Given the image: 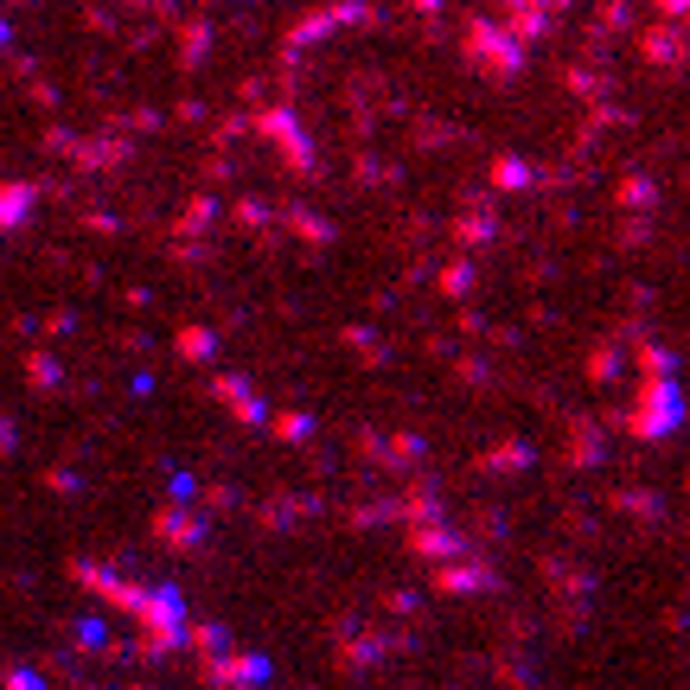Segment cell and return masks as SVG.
<instances>
[{"mask_svg":"<svg viewBox=\"0 0 690 690\" xmlns=\"http://www.w3.org/2000/svg\"><path fill=\"white\" fill-rule=\"evenodd\" d=\"M467 45H473V65H479L486 77H511V71H518V38L506 45L486 20H473V26H467Z\"/></svg>","mask_w":690,"mask_h":690,"instance_id":"1","label":"cell"},{"mask_svg":"<svg viewBox=\"0 0 690 690\" xmlns=\"http://www.w3.org/2000/svg\"><path fill=\"white\" fill-rule=\"evenodd\" d=\"M26 205H33V185H7V192H0V230L26 218Z\"/></svg>","mask_w":690,"mask_h":690,"instance_id":"2","label":"cell"},{"mask_svg":"<svg viewBox=\"0 0 690 690\" xmlns=\"http://www.w3.org/2000/svg\"><path fill=\"white\" fill-rule=\"evenodd\" d=\"M493 180H499V185H524L531 173H524V160H499V167H493Z\"/></svg>","mask_w":690,"mask_h":690,"instance_id":"3","label":"cell"},{"mask_svg":"<svg viewBox=\"0 0 690 690\" xmlns=\"http://www.w3.org/2000/svg\"><path fill=\"white\" fill-rule=\"evenodd\" d=\"M658 13H671V20H678V13H685V0H658Z\"/></svg>","mask_w":690,"mask_h":690,"instance_id":"4","label":"cell"},{"mask_svg":"<svg viewBox=\"0 0 690 690\" xmlns=\"http://www.w3.org/2000/svg\"><path fill=\"white\" fill-rule=\"evenodd\" d=\"M416 7H422V13H436V7H441V0H416Z\"/></svg>","mask_w":690,"mask_h":690,"instance_id":"5","label":"cell"}]
</instances>
